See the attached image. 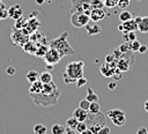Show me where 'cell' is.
Listing matches in <instances>:
<instances>
[{"mask_svg":"<svg viewBox=\"0 0 148 134\" xmlns=\"http://www.w3.org/2000/svg\"><path fill=\"white\" fill-rule=\"evenodd\" d=\"M89 105H90V102H89L87 98L81 99L80 103H79V107H81V109H83V110H86V111L89 110Z\"/></svg>","mask_w":148,"mask_h":134,"instance_id":"29","label":"cell"},{"mask_svg":"<svg viewBox=\"0 0 148 134\" xmlns=\"http://www.w3.org/2000/svg\"><path fill=\"white\" fill-rule=\"evenodd\" d=\"M128 43H130V51H132V52H138L139 51V47H140L141 43L138 39H134V40L128 42Z\"/></svg>","mask_w":148,"mask_h":134,"instance_id":"26","label":"cell"},{"mask_svg":"<svg viewBox=\"0 0 148 134\" xmlns=\"http://www.w3.org/2000/svg\"><path fill=\"white\" fill-rule=\"evenodd\" d=\"M121 25H123V34L128 32V31H136L138 30V23L134 21V18L121 22Z\"/></svg>","mask_w":148,"mask_h":134,"instance_id":"11","label":"cell"},{"mask_svg":"<svg viewBox=\"0 0 148 134\" xmlns=\"http://www.w3.org/2000/svg\"><path fill=\"white\" fill-rule=\"evenodd\" d=\"M132 13L131 12H128V10H126V9H124L123 12H120V14H119V21H121V22H125V21H128V20H131L132 18Z\"/></svg>","mask_w":148,"mask_h":134,"instance_id":"23","label":"cell"},{"mask_svg":"<svg viewBox=\"0 0 148 134\" xmlns=\"http://www.w3.org/2000/svg\"><path fill=\"white\" fill-rule=\"evenodd\" d=\"M43 84L44 83L40 80H37V81L32 82L31 85L29 87V94L30 95H32V94H39L42 91V89H43Z\"/></svg>","mask_w":148,"mask_h":134,"instance_id":"14","label":"cell"},{"mask_svg":"<svg viewBox=\"0 0 148 134\" xmlns=\"http://www.w3.org/2000/svg\"><path fill=\"white\" fill-rule=\"evenodd\" d=\"M90 21V16L86 12H74L71 16V23L75 28H82Z\"/></svg>","mask_w":148,"mask_h":134,"instance_id":"5","label":"cell"},{"mask_svg":"<svg viewBox=\"0 0 148 134\" xmlns=\"http://www.w3.org/2000/svg\"><path fill=\"white\" fill-rule=\"evenodd\" d=\"M84 28H86V31H87V34H88L89 36H91V35H97V34H99V32L102 31L101 25L97 24L96 22H92V21H89V22L84 25Z\"/></svg>","mask_w":148,"mask_h":134,"instance_id":"9","label":"cell"},{"mask_svg":"<svg viewBox=\"0 0 148 134\" xmlns=\"http://www.w3.org/2000/svg\"><path fill=\"white\" fill-rule=\"evenodd\" d=\"M116 67H117V69H119V70H121V72H126V70H128V68H130V64H128V61H126L125 59H118V61H117V64H116Z\"/></svg>","mask_w":148,"mask_h":134,"instance_id":"16","label":"cell"},{"mask_svg":"<svg viewBox=\"0 0 148 134\" xmlns=\"http://www.w3.org/2000/svg\"><path fill=\"white\" fill-rule=\"evenodd\" d=\"M88 83V80L84 77V76H82V77H80V79H77L76 80V82H75V84H76V87L77 88H81V87H83L84 84H87Z\"/></svg>","mask_w":148,"mask_h":134,"instance_id":"33","label":"cell"},{"mask_svg":"<svg viewBox=\"0 0 148 134\" xmlns=\"http://www.w3.org/2000/svg\"><path fill=\"white\" fill-rule=\"evenodd\" d=\"M118 30L123 32V25H121V24H119V25H118Z\"/></svg>","mask_w":148,"mask_h":134,"instance_id":"47","label":"cell"},{"mask_svg":"<svg viewBox=\"0 0 148 134\" xmlns=\"http://www.w3.org/2000/svg\"><path fill=\"white\" fill-rule=\"evenodd\" d=\"M108 88H109L110 90H114V89L117 88V84H116V82H110V83L108 84Z\"/></svg>","mask_w":148,"mask_h":134,"instance_id":"41","label":"cell"},{"mask_svg":"<svg viewBox=\"0 0 148 134\" xmlns=\"http://www.w3.org/2000/svg\"><path fill=\"white\" fill-rule=\"evenodd\" d=\"M105 17V12L102 8H94L90 10V20L92 22H98Z\"/></svg>","mask_w":148,"mask_h":134,"instance_id":"10","label":"cell"},{"mask_svg":"<svg viewBox=\"0 0 148 134\" xmlns=\"http://www.w3.org/2000/svg\"><path fill=\"white\" fill-rule=\"evenodd\" d=\"M8 15H9V17H12L13 20L16 21V20H18V18L22 17L23 10H22V8H21L20 5H14V6L9 7V9H8Z\"/></svg>","mask_w":148,"mask_h":134,"instance_id":"8","label":"cell"},{"mask_svg":"<svg viewBox=\"0 0 148 134\" xmlns=\"http://www.w3.org/2000/svg\"><path fill=\"white\" fill-rule=\"evenodd\" d=\"M117 67L116 65H111V64H104L103 66H101V73L104 75V76H112L113 73L116 72Z\"/></svg>","mask_w":148,"mask_h":134,"instance_id":"12","label":"cell"},{"mask_svg":"<svg viewBox=\"0 0 148 134\" xmlns=\"http://www.w3.org/2000/svg\"><path fill=\"white\" fill-rule=\"evenodd\" d=\"M108 117L112 120V122L116 125V126H123L125 125L126 122V116H125V112L123 110H119V109H112L110 111H108Z\"/></svg>","mask_w":148,"mask_h":134,"instance_id":"6","label":"cell"},{"mask_svg":"<svg viewBox=\"0 0 148 134\" xmlns=\"http://www.w3.org/2000/svg\"><path fill=\"white\" fill-rule=\"evenodd\" d=\"M118 49H119V51H120L121 53H125V52L130 51V43H128V42H124Z\"/></svg>","mask_w":148,"mask_h":134,"instance_id":"34","label":"cell"},{"mask_svg":"<svg viewBox=\"0 0 148 134\" xmlns=\"http://www.w3.org/2000/svg\"><path fill=\"white\" fill-rule=\"evenodd\" d=\"M88 128V126H87V122L86 121H79V124H77V126H76V132H77V134L79 133H81V132H83L84 129H87Z\"/></svg>","mask_w":148,"mask_h":134,"instance_id":"31","label":"cell"},{"mask_svg":"<svg viewBox=\"0 0 148 134\" xmlns=\"http://www.w3.org/2000/svg\"><path fill=\"white\" fill-rule=\"evenodd\" d=\"M23 49H24V51L25 52H29V53H35V51L34 50H36L37 49V46L32 43V42H30V40H28V42H25V45L23 46Z\"/></svg>","mask_w":148,"mask_h":134,"instance_id":"24","label":"cell"},{"mask_svg":"<svg viewBox=\"0 0 148 134\" xmlns=\"http://www.w3.org/2000/svg\"><path fill=\"white\" fill-rule=\"evenodd\" d=\"M67 37H68V32H67V31H64L59 37L52 39V40L50 42V44H49L50 47L56 49V50L60 53L61 57L74 54V50H73V47L71 46V44L68 43Z\"/></svg>","mask_w":148,"mask_h":134,"instance_id":"2","label":"cell"},{"mask_svg":"<svg viewBox=\"0 0 148 134\" xmlns=\"http://www.w3.org/2000/svg\"><path fill=\"white\" fill-rule=\"evenodd\" d=\"M110 133V128L108 127V126H102L99 129H98V132H97V134H109Z\"/></svg>","mask_w":148,"mask_h":134,"instance_id":"36","label":"cell"},{"mask_svg":"<svg viewBox=\"0 0 148 134\" xmlns=\"http://www.w3.org/2000/svg\"><path fill=\"white\" fill-rule=\"evenodd\" d=\"M86 122H87L88 128H90L94 134H97L98 129H99L102 126H104L105 119H104L103 113H101V111L97 112V113L88 112V117H87Z\"/></svg>","mask_w":148,"mask_h":134,"instance_id":"4","label":"cell"},{"mask_svg":"<svg viewBox=\"0 0 148 134\" xmlns=\"http://www.w3.org/2000/svg\"><path fill=\"white\" fill-rule=\"evenodd\" d=\"M138 30L143 34L148 32V16H142L141 22L138 24Z\"/></svg>","mask_w":148,"mask_h":134,"instance_id":"15","label":"cell"},{"mask_svg":"<svg viewBox=\"0 0 148 134\" xmlns=\"http://www.w3.org/2000/svg\"><path fill=\"white\" fill-rule=\"evenodd\" d=\"M83 67L84 62L82 60H76V61H71L67 64L65 68V73L62 74L64 82L65 83H75L77 79L83 76Z\"/></svg>","mask_w":148,"mask_h":134,"instance_id":"1","label":"cell"},{"mask_svg":"<svg viewBox=\"0 0 148 134\" xmlns=\"http://www.w3.org/2000/svg\"><path fill=\"white\" fill-rule=\"evenodd\" d=\"M136 134H148V129L146 127H140L136 131Z\"/></svg>","mask_w":148,"mask_h":134,"instance_id":"39","label":"cell"},{"mask_svg":"<svg viewBox=\"0 0 148 134\" xmlns=\"http://www.w3.org/2000/svg\"><path fill=\"white\" fill-rule=\"evenodd\" d=\"M141 18H142V16H135V17H134V21H135V22L139 24V23L141 22Z\"/></svg>","mask_w":148,"mask_h":134,"instance_id":"44","label":"cell"},{"mask_svg":"<svg viewBox=\"0 0 148 134\" xmlns=\"http://www.w3.org/2000/svg\"><path fill=\"white\" fill-rule=\"evenodd\" d=\"M86 98L91 103V102H98V96H97V94L90 88V87H88L87 88V96H86Z\"/></svg>","mask_w":148,"mask_h":134,"instance_id":"19","label":"cell"},{"mask_svg":"<svg viewBox=\"0 0 148 134\" xmlns=\"http://www.w3.org/2000/svg\"><path fill=\"white\" fill-rule=\"evenodd\" d=\"M103 5H104V2L102 0H90V7H91V9H94V8H102Z\"/></svg>","mask_w":148,"mask_h":134,"instance_id":"30","label":"cell"},{"mask_svg":"<svg viewBox=\"0 0 148 134\" xmlns=\"http://www.w3.org/2000/svg\"><path fill=\"white\" fill-rule=\"evenodd\" d=\"M39 80H40L43 83H49V82L53 81V80H52V74H51L49 70H44V72L39 73Z\"/></svg>","mask_w":148,"mask_h":134,"instance_id":"18","label":"cell"},{"mask_svg":"<svg viewBox=\"0 0 148 134\" xmlns=\"http://www.w3.org/2000/svg\"><path fill=\"white\" fill-rule=\"evenodd\" d=\"M34 103L40 106H51L54 105L58 102V98L60 96V90L57 89L53 92H39V94H32L30 95Z\"/></svg>","mask_w":148,"mask_h":134,"instance_id":"3","label":"cell"},{"mask_svg":"<svg viewBox=\"0 0 148 134\" xmlns=\"http://www.w3.org/2000/svg\"><path fill=\"white\" fill-rule=\"evenodd\" d=\"M7 16H9V15H8V9H6V8L2 6L1 9H0V20L6 18Z\"/></svg>","mask_w":148,"mask_h":134,"instance_id":"35","label":"cell"},{"mask_svg":"<svg viewBox=\"0 0 148 134\" xmlns=\"http://www.w3.org/2000/svg\"><path fill=\"white\" fill-rule=\"evenodd\" d=\"M43 58H44V61H45L46 64L54 66V65H57V64L60 61V59H61L62 57L60 55V53H59L56 49L49 46V49H47V51H46V53H45V55H44Z\"/></svg>","mask_w":148,"mask_h":134,"instance_id":"7","label":"cell"},{"mask_svg":"<svg viewBox=\"0 0 148 134\" xmlns=\"http://www.w3.org/2000/svg\"><path fill=\"white\" fill-rule=\"evenodd\" d=\"M51 1H52V0H45L46 3H51Z\"/></svg>","mask_w":148,"mask_h":134,"instance_id":"48","label":"cell"},{"mask_svg":"<svg viewBox=\"0 0 148 134\" xmlns=\"http://www.w3.org/2000/svg\"><path fill=\"white\" fill-rule=\"evenodd\" d=\"M25 77H27V80H28L30 83H32V82L39 80V73H38L37 70H35V69H31V70H29V72L27 73Z\"/></svg>","mask_w":148,"mask_h":134,"instance_id":"17","label":"cell"},{"mask_svg":"<svg viewBox=\"0 0 148 134\" xmlns=\"http://www.w3.org/2000/svg\"><path fill=\"white\" fill-rule=\"evenodd\" d=\"M46 51H47V47H46V45H42V46H39V49L37 50L36 49V51H35V54L37 55V57H44L45 55V53H46Z\"/></svg>","mask_w":148,"mask_h":134,"instance_id":"28","label":"cell"},{"mask_svg":"<svg viewBox=\"0 0 148 134\" xmlns=\"http://www.w3.org/2000/svg\"><path fill=\"white\" fill-rule=\"evenodd\" d=\"M65 134H77V132L75 129H68V128H66Z\"/></svg>","mask_w":148,"mask_h":134,"instance_id":"42","label":"cell"},{"mask_svg":"<svg viewBox=\"0 0 148 134\" xmlns=\"http://www.w3.org/2000/svg\"><path fill=\"white\" fill-rule=\"evenodd\" d=\"M73 117L77 120V121H86L87 120V117H88V111L81 109V107H77L74 110L73 112Z\"/></svg>","mask_w":148,"mask_h":134,"instance_id":"13","label":"cell"},{"mask_svg":"<svg viewBox=\"0 0 148 134\" xmlns=\"http://www.w3.org/2000/svg\"><path fill=\"white\" fill-rule=\"evenodd\" d=\"M101 111V106L98 104V102H91L90 105H89V110L88 112H91V113H97Z\"/></svg>","mask_w":148,"mask_h":134,"instance_id":"27","label":"cell"},{"mask_svg":"<svg viewBox=\"0 0 148 134\" xmlns=\"http://www.w3.org/2000/svg\"><path fill=\"white\" fill-rule=\"evenodd\" d=\"M6 73H7L8 75H14V74H15V68H14L13 66H8V67L6 68Z\"/></svg>","mask_w":148,"mask_h":134,"instance_id":"38","label":"cell"},{"mask_svg":"<svg viewBox=\"0 0 148 134\" xmlns=\"http://www.w3.org/2000/svg\"><path fill=\"white\" fill-rule=\"evenodd\" d=\"M79 134H94V133H92V131H91L90 128H87V129H84L83 132H81V133H79Z\"/></svg>","mask_w":148,"mask_h":134,"instance_id":"43","label":"cell"},{"mask_svg":"<svg viewBox=\"0 0 148 134\" xmlns=\"http://www.w3.org/2000/svg\"><path fill=\"white\" fill-rule=\"evenodd\" d=\"M146 51H147V46L141 44V45H140V47H139V51H138V52H139V53H145Z\"/></svg>","mask_w":148,"mask_h":134,"instance_id":"40","label":"cell"},{"mask_svg":"<svg viewBox=\"0 0 148 134\" xmlns=\"http://www.w3.org/2000/svg\"><path fill=\"white\" fill-rule=\"evenodd\" d=\"M118 1L119 0H104V6L108 8H112V7L118 6Z\"/></svg>","mask_w":148,"mask_h":134,"instance_id":"32","label":"cell"},{"mask_svg":"<svg viewBox=\"0 0 148 134\" xmlns=\"http://www.w3.org/2000/svg\"><path fill=\"white\" fill-rule=\"evenodd\" d=\"M123 38H124L125 42H132V40L136 39V35H135L134 31H128V32H125L123 35Z\"/></svg>","mask_w":148,"mask_h":134,"instance_id":"25","label":"cell"},{"mask_svg":"<svg viewBox=\"0 0 148 134\" xmlns=\"http://www.w3.org/2000/svg\"><path fill=\"white\" fill-rule=\"evenodd\" d=\"M77 124H79V121H77L74 117H71V118H68V119L66 120V125H65V127L68 128V129H76Z\"/></svg>","mask_w":148,"mask_h":134,"instance_id":"21","label":"cell"},{"mask_svg":"<svg viewBox=\"0 0 148 134\" xmlns=\"http://www.w3.org/2000/svg\"><path fill=\"white\" fill-rule=\"evenodd\" d=\"M36 2L38 5H43V3H45V0H36Z\"/></svg>","mask_w":148,"mask_h":134,"instance_id":"46","label":"cell"},{"mask_svg":"<svg viewBox=\"0 0 148 134\" xmlns=\"http://www.w3.org/2000/svg\"><path fill=\"white\" fill-rule=\"evenodd\" d=\"M128 5H130V0H119L118 1V7H120V8L125 9Z\"/></svg>","mask_w":148,"mask_h":134,"instance_id":"37","label":"cell"},{"mask_svg":"<svg viewBox=\"0 0 148 134\" xmlns=\"http://www.w3.org/2000/svg\"><path fill=\"white\" fill-rule=\"evenodd\" d=\"M46 126H44L43 124H36L34 126V134H46Z\"/></svg>","mask_w":148,"mask_h":134,"instance_id":"22","label":"cell"},{"mask_svg":"<svg viewBox=\"0 0 148 134\" xmlns=\"http://www.w3.org/2000/svg\"><path fill=\"white\" fill-rule=\"evenodd\" d=\"M51 132H52V134H65L66 127L64 125H60V124H54L51 127Z\"/></svg>","mask_w":148,"mask_h":134,"instance_id":"20","label":"cell"},{"mask_svg":"<svg viewBox=\"0 0 148 134\" xmlns=\"http://www.w3.org/2000/svg\"><path fill=\"white\" fill-rule=\"evenodd\" d=\"M143 109H145V111L148 113V99L145 102V105H143Z\"/></svg>","mask_w":148,"mask_h":134,"instance_id":"45","label":"cell"}]
</instances>
